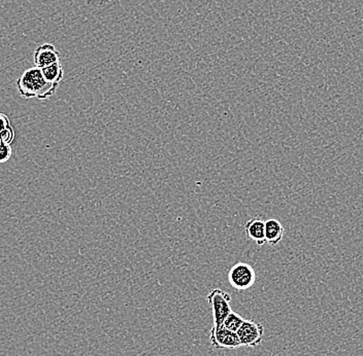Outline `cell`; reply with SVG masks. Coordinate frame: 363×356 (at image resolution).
Returning <instances> with one entry per match:
<instances>
[{"label": "cell", "instance_id": "cell-1", "mask_svg": "<svg viewBox=\"0 0 363 356\" xmlns=\"http://www.w3.org/2000/svg\"><path fill=\"white\" fill-rule=\"evenodd\" d=\"M17 88L23 98L46 100L57 92L58 86L48 83L44 77L42 69L33 67L27 69L17 81Z\"/></svg>", "mask_w": 363, "mask_h": 356}, {"label": "cell", "instance_id": "cell-2", "mask_svg": "<svg viewBox=\"0 0 363 356\" xmlns=\"http://www.w3.org/2000/svg\"><path fill=\"white\" fill-rule=\"evenodd\" d=\"M228 281L236 290H247L254 285L256 274L254 269L246 263H238L230 268L228 272Z\"/></svg>", "mask_w": 363, "mask_h": 356}, {"label": "cell", "instance_id": "cell-3", "mask_svg": "<svg viewBox=\"0 0 363 356\" xmlns=\"http://www.w3.org/2000/svg\"><path fill=\"white\" fill-rule=\"evenodd\" d=\"M206 301H208L213 311L214 326L223 324V321L227 317L228 314L232 312L231 306H230L231 296L224 290L216 288L209 294Z\"/></svg>", "mask_w": 363, "mask_h": 356}, {"label": "cell", "instance_id": "cell-4", "mask_svg": "<svg viewBox=\"0 0 363 356\" xmlns=\"http://www.w3.org/2000/svg\"><path fill=\"white\" fill-rule=\"evenodd\" d=\"M236 334L242 347L255 348L263 343L265 326L254 320H244Z\"/></svg>", "mask_w": 363, "mask_h": 356}, {"label": "cell", "instance_id": "cell-5", "mask_svg": "<svg viewBox=\"0 0 363 356\" xmlns=\"http://www.w3.org/2000/svg\"><path fill=\"white\" fill-rule=\"evenodd\" d=\"M211 344L216 349L236 350L242 347L238 334L227 330L223 324L214 326L211 330Z\"/></svg>", "mask_w": 363, "mask_h": 356}, {"label": "cell", "instance_id": "cell-6", "mask_svg": "<svg viewBox=\"0 0 363 356\" xmlns=\"http://www.w3.org/2000/svg\"><path fill=\"white\" fill-rule=\"evenodd\" d=\"M60 62V53L51 44H44L35 50V67L43 69Z\"/></svg>", "mask_w": 363, "mask_h": 356}, {"label": "cell", "instance_id": "cell-7", "mask_svg": "<svg viewBox=\"0 0 363 356\" xmlns=\"http://www.w3.org/2000/svg\"><path fill=\"white\" fill-rule=\"evenodd\" d=\"M247 236L258 245H263L267 242L265 239V222L261 218H255L249 221L245 225Z\"/></svg>", "mask_w": 363, "mask_h": 356}, {"label": "cell", "instance_id": "cell-8", "mask_svg": "<svg viewBox=\"0 0 363 356\" xmlns=\"http://www.w3.org/2000/svg\"><path fill=\"white\" fill-rule=\"evenodd\" d=\"M284 235V227L278 220L269 218L265 222V239L269 245L274 246L280 243Z\"/></svg>", "mask_w": 363, "mask_h": 356}, {"label": "cell", "instance_id": "cell-9", "mask_svg": "<svg viewBox=\"0 0 363 356\" xmlns=\"http://www.w3.org/2000/svg\"><path fill=\"white\" fill-rule=\"evenodd\" d=\"M42 73H43L44 77L48 83L58 86V87L63 79V75H64V71H63V67L60 62L55 63L51 66L42 69Z\"/></svg>", "mask_w": 363, "mask_h": 356}, {"label": "cell", "instance_id": "cell-10", "mask_svg": "<svg viewBox=\"0 0 363 356\" xmlns=\"http://www.w3.org/2000/svg\"><path fill=\"white\" fill-rule=\"evenodd\" d=\"M244 318L242 316L238 315L236 312H230L228 314L227 318H225L224 321H223V326L227 328V330H231V332H236L240 330V326H242V322H244Z\"/></svg>", "mask_w": 363, "mask_h": 356}, {"label": "cell", "instance_id": "cell-11", "mask_svg": "<svg viewBox=\"0 0 363 356\" xmlns=\"http://www.w3.org/2000/svg\"><path fill=\"white\" fill-rule=\"evenodd\" d=\"M15 131L12 129V126L4 128L0 131V143H6V144H10L14 141Z\"/></svg>", "mask_w": 363, "mask_h": 356}, {"label": "cell", "instance_id": "cell-12", "mask_svg": "<svg viewBox=\"0 0 363 356\" xmlns=\"http://www.w3.org/2000/svg\"><path fill=\"white\" fill-rule=\"evenodd\" d=\"M12 156V147L10 144L0 143V163L8 161Z\"/></svg>", "mask_w": 363, "mask_h": 356}, {"label": "cell", "instance_id": "cell-13", "mask_svg": "<svg viewBox=\"0 0 363 356\" xmlns=\"http://www.w3.org/2000/svg\"><path fill=\"white\" fill-rule=\"evenodd\" d=\"M8 126H10V120L4 113H0V131L4 128L8 127Z\"/></svg>", "mask_w": 363, "mask_h": 356}]
</instances>
